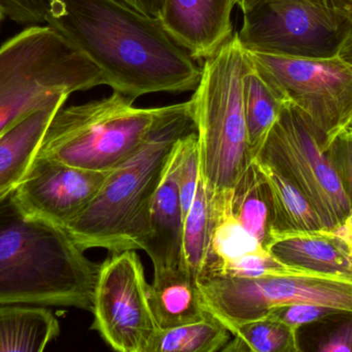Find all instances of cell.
<instances>
[{"mask_svg":"<svg viewBox=\"0 0 352 352\" xmlns=\"http://www.w3.org/2000/svg\"><path fill=\"white\" fill-rule=\"evenodd\" d=\"M115 92L82 105L62 107L41 141L37 156L89 171L111 172L148 138L165 107H134Z\"/></svg>","mask_w":352,"mask_h":352,"instance_id":"obj_6","label":"cell"},{"mask_svg":"<svg viewBox=\"0 0 352 352\" xmlns=\"http://www.w3.org/2000/svg\"><path fill=\"white\" fill-rule=\"evenodd\" d=\"M328 14L352 24V0H306Z\"/></svg>","mask_w":352,"mask_h":352,"instance_id":"obj_32","label":"cell"},{"mask_svg":"<svg viewBox=\"0 0 352 352\" xmlns=\"http://www.w3.org/2000/svg\"><path fill=\"white\" fill-rule=\"evenodd\" d=\"M0 204V305L69 307L92 312L101 264L65 229L24 218Z\"/></svg>","mask_w":352,"mask_h":352,"instance_id":"obj_3","label":"cell"},{"mask_svg":"<svg viewBox=\"0 0 352 352\" xmlns=\"http://www.w3.org/2000/svg\"><path fill=\"white\" fill-rule=\"evenodd\" d=\"M109 174L36 156L8 200L24 218L66 231L94 200Z\"/></svg>","mask_w":352,"mask_h":352,"instance_id":"obj_12","label":"cell"},{"mask_svg":"<svg viewBox=\"0 0 352 352\" xmlns=\"http://www.w3.org/2000/svg\"><path fill=\"white\" fill-rule=\"evenodd\" d=\"M176 181L179 189L182 212L186 218L201 177L200 154L196 132L182 136L173 148Z\"/></svg>","mask_w":352,"mask_h":352,"instance_id":"obj_26","label":"cell"},{"mask_svg":"<svg viewBox=\"0 0 352 352\" xmlns=\"http://www.w3.org/2000/svg\"><path fill=\"white\" fill-rule=\"evenodd\" d=\"M244 117L248 145L256 157L267 134L278 119L283 103L254 70L250 61L242 83Z\"/></svg>","mask_w":352,"mask_h":352,"instance_id":"obj_22","label":"cell"},{"mask_svg":"<svg viewBox=\"0 0 352 352\" xmlns=\"http://www.w3.org/2000/svg\"><path fill=\"white\" fill-rule=\"evenodd\" d=\"M52 0H0L4 18L23 25L45 23Z\"/></svg>","mask_w":352,"mask_h":352,"instance_id":"obj_31","label":"cell"},{"mask_svg":"<svg viewBox=\"0 0 352 352\" xmlns=\"http://www.w3.org/2000/svg\"><path fill=\"white\" fill-rule=\"evenodd\" d=\"M60 334L47 307L0 305V352H41Z\"/></svg>","mask_w":352,"mask_h":352,"instance_id":"obj_18","label":"cell"},{"mask_svg":"<svg viewBox=\"0 0 352 352\" xmlns=\"http://www.w3.org/2000/svg\"><path fill=\"white\" fill-rule=\"evenodd\" d=\"M333 167L352 205V130L339 132L327 147Z\"/></svg>","mask_w":352,"mask_h":352,"instance_id":"obj_30","label":"cell"},{"mask_svg":"<svg viewBox=\"0 0 352 352\" xmlns=\"http://www.w3.org/2000/svg\"><path fill=\"white\" fill-rule=\"evenodd\" d=\"M324 134L291 103H283L278 119L254 158L274 167L309 200L327 231L346 218L352 205L327 152Z\"/></svg>","mask_w":352,"mask_h":352,"instance_id":"obj_7","label":"cell"},{"mask_svg":"<svg viewBox=\"0 0 352 352\" xmlns=\"http://www.w3.org/2000/svg\"><path fill=\"white\" fill-rule=\"evenodd\" d=\"M234 6V0H161L159 18L192 58L204 61L233 37Z\"/></svg>","mask_w":352,"mask_h":352,"instance_id":"obj_13","label":"cell"},{"mask_svg":"<svg viewBox=\"0 0 352 352\" xmlns=\"http://www.w3.org/2000/svg\"><path fill=\"white\" fill-rule=\"evenodd\" d=\"M250 59L237 32L204 60L190 97L200 154L201 177L214 210L229 205L232 190L254 161L246 132L242 83Z\"/></svg>","mask_w":352,"mask_h":352,"instance_id":"obj_4","label":"cell"},{"mask_svg":"<svg viewBox=\"0 0 352 352\" xmlns=\"http://www.w3.org/2000/svg\"><path fill=\"white\" fill-rule=\"evenodd\" d=\"M194 132L190 99L165 107L142 146L109 172L94 200L66 227L82 251L142 250L151 204L167 161L178 140Z\"/></svg>","mask_w":352,"mask_h":352,"instance_id":"obj_2","label":"cell"},{"mask_svg":"<svg viewBox=\"0 0 352 352\" xmlns=\"http://www.w3.org/2000/svg\"><path fill=\"white\" fill-rule=\"evenodd\" d=\"M92 329L113 351L148 352L159 330L148 301V283L135 250L101 264L93 301Z\"/></svg>","mask_w":352,"mask_h":352,"instance_id":"obj_11","label":"cell"},{"mask_svg":"<svg viewBox=\"0 0 352 352\" xmlns=\"http://www.w3.org/2000/svg\"><path fill=\"white\" fill-rule=\"evenodd\" d=\"M344 312L327 306L316 304H292L272 308L266 316L277 318L289 326L300 330L308 324L322 322L335 314Z\"/></svg>","mask_w":352,"mask_h":352,"instance_id":"obj_29","label":"cell"},{"mask_svg":"<svg viewBox=\"0 0 352 352\" xmlns=\"http://www.w3.org/2000/svg\"><path fill=\"white\" fill-rule=\"evenodd\" d=\"M351 130H352V127H351Z\"/></svg>","mask_w":352,"mask_h":352,"instance_id":"obj_38","label":"cell"},{"mask_svg":"<svg viewBox=\"0 0 352 352\" xmlns=\"http://www.w3.org/2000/svg\"><path fill=\"white\" fill-rule=\"evenodd\" d=\"M332 231H334L344 242L352 256V208L345 220Z\"/></svg>","mask_w":352,"mask_h":352,"instance_id":"obj_34","label":"cell"},{"mask_svg":"<svg viewBox=\"0 0 352 352\" xmlns=\"http://www.w3.org/2000/svg\"><path fill=\"white\" fill-rule=\"evenodd\" d=\"M234 1H235L236 6H238V8L241 10V12L245 14L248 10H252L260 0H234Z\"/></svg>","mask_w":352,"mask_h":352,"instance_id":"obj_36","label":"cell"},{"mask_svg":"<svg viewBox=\"0 0 352 352\" xmlns=\"http://www.w3.org/2000/svg\"><path fill=\"white\" fill-rule=\"evenodd\" d=\"M223 352H299V330L271 318L238 324Z\"/></svg>","mask_w":352,"mask_h":352,"instance_id":"obj_24","label":"cell"},{"mask_svg":"<svg viewBox=\"0 0 352 352\" xmlns=\"http://www.w3.org/2000/svg\"><path fill=\"white\" fill-rule=\"evenodd\" d=\"M351 24L306 0H260L237 32L246 51L294 57L338 56Z\"/></svg>","mask_w":352,"mask_h":352,"instance_id":"obj_10","label":"cell"},{"mask_svg":"<svg viewBox=\"0 0 352 352\" xmlns=\"http://www.w3.org/2000/svg\"><path fill=\"white\" fill-rule=\"evenodd\" d=\"M230 210L268 250L272 240V200L268 182L254 158L232 190Z\"/></svg>","mask_w":352,"mask_h":352,"instance_id":"obj_19","label":"cell"},{"mask_svg":"<svg viewBox=\"0 0 352 352\" xmlns=\"http://www.w3.org/2000/svg\"><path fill=\"white\" fill-rule=\"evenodd\" d=\"M207 311L230 332L238 324L265 318L272 308L316 304L352 312V282L331 277L213 275L197 281Z\"/></svg>","mask_w":352,"mask_h":352,"instance_id":"obj_9","label":"cell"},{"mask_svg":"<svg viewBox=\"0 0 352 352\" xmlns=\"http://www.w3.org/2000/svg\"><path fill=\"white\" fill-rule=\"evenodd\" d=\"M45 24L100 70L107 86L134 101L195 90L200 82L202 65L160 18L123 0H52Z\"/></svg>","mask_w":352,"mask_h":352,"instance_id":"obj_1","label":"cell"},{"mask_svg":"<svg viewBox=\"0 0 352 352\" xmlns=\"http://www.w3.org/2000/svg\"><path fill=\"white\" fill-rule=\"evenodd\" d=\"M148 301L159 329H170L202 320L209 313L196 279L186 266L154 274Z\"/></svg>","mask_w":352,"mask_h":352,"instance_id":"obj_17","label":"cell"},{"mask_svg":"<svg viewBox=\"0 0 352 352\" xmlns=\"http://www.w3.org/2000/svg\"><path fill=\"white\" fill-rule=\"evenodd\" d=\"M217 275L260 278L265 276H314L318 274L285 265L268 250H262L225 262L221 272Z\"/></svg>","mask_w":352,"mask_h":352,"instance_id":"obj_27","label":"cell"},{"mask_svg":"<svg viewBox=\"0 0 352 352\" xmlns=\"http://www.w3.org/2000/svg\"><path fill=\"white\" fill-rule=\"evenodd\" d=\"M318 324L322 329L314 340V346L310 349L320 352H352V312H340Z\"/></svg>","mask_w":352,"mask_h":352,"instance_id":"obj_28","label":"cell"},{"mask_svg":"<svg viewBox=\"0 0 352 352\" xmlns=\"http://www.w3.org/2000/svg\"><path fill=\"white\" fill-rule=\"evenodd\" d=\"M105 85L102 72L49 25H30L0 47V136L72 93Z\"/></svg>","mask_w":352,"mask_h":352,"instance_id":"obj_5","label":"cell"},{"mask_svg":"<svg viewBox=\"0 0 352 352\" xmlns=\"http://www.w3.org/2000/svg\"><path fill=\"white\" fill-rule=\"evenodd\" d=\"M4 16L3 14H2L1 10H0V26H1L2 21H3Z\"/></svg>","mask_w":352,"mask_h":352,"instance_id":"obj_37","label":"cell"},{"mask_svg":"<svg viewBox=\"0 0 352 352\" xmlns=\"http://www.w3.org/2000/svg\"><path fill=\"white\" fill-rule=\"evenodd\" d=\"M338 56L352 66V24L349 26L346 35L341 43Z\"/></svg>","mask_w":352,"mask_h":352,"instance_id":"obj_35","label":"cell"},{"mask_svg":"<svg viewBox=\"0 0 352 352\" xmlns=\"http://www.w3.org/2000/svg\"><path fill=\"white\" fill-rule=\"evenodd\" d=\"M246 53L277 97L306 116L324 134L327 145L339 132L352 127V66L339 56Z\"/></svg>","mask_w":352,"mask_h":352,"instance_id":"obj_8","label":"cell"},{"mask_svg":"<svg viewBox=\"0 0 352 352\" xmlns=\"http://www.w3.org/2000/svg\"><path fill=\"white\" fill-rule=\"evenodd\" d=\"M213 225L214 214L211 194L200 177L194 200L184 222V264L196 281L206 276L212 268Z\"/></svg>","mask_w":352,"mask_h":352,"instance_id":"obj_21","label":"cell"},{"mask_svg":"<svg viewBox=\"0 0 352 352\" xmlns=\"http://www.w3.org/2000/svg\"><path fill=\"white\" fill-rule=\"evenodd\" d=\"M268 251L289 266L352 282L351 253L334 231L322 229L275 236Z\"/></svg>","mask_w":352,"mask_h":352,"instance_id":"obj_15","label":"cell"},{"mask_svg":"<svg viewBox=\"0 0 352 352\" xmlns=\"http://www.w3.org/2000/svg\"><path fill=\"white\" fill-rule=\"evenodd\" d=\"M184 222L173 150L151 204L148 236L142 248L152 260L155 273L186 266Z\"/></svg>","mask_w":352,"mask_h":352,"instance_id":"obj_14","label":"cell"},{"mask_svg":"<svg viewBox=\"0 0 352 352\" xmlns=\"http://www.w3.org/2000/svg\"><path fill=\"white\" fill-rule=\"evenodd\" d=\"M123 1L152 17H159L160 14L161 0H123Z\"/></svg>","mask_w":352,"mask_h":352,"instance_id":"obj_33","label":"cell"},{"mask_svg":"<svg viewBox=\"0 0 352 352\" xmlns=\"http://www.w3.org/2000/svg\"><path fill=\"white\" fill-rule=\"evenodd\" d=\"M213 214H214V225H213L212 237H211L213 265L210 272L205 277L219 274L225 262L252 252L267 250L233 216L230 208L223 209L219 212H213Z\"/></svg>","mask_w":352,"mask_h":352,"instance_id":"obj_25","label":"cell"},{"mask_svg":"<svg viewBox=\"0 0 352 352\" xmlns=\"http://www.w3.org/2000/svg\"><path fill=\"white\" fill-rule=\"evenodd\" d=\"M65 103L57 101L37 110L0 136V204L10 198L26 177L50 122Z\"/></svg>","mask_w":352,"mask_h":352,"instance_id":"obj_16","label":"cell"},{"mask_svg":"<svg viewBox=\"0 0 352 352\" xmlns=\"http://www.w3.org/2000/svg\"><path fill=\"white\" fill-rule=\"evenodd\" d=\"M256 161L260 165L270 188L272 239L275 236L285 234L326 229L309 200L292 182L271 165L258 159Z\"/></svg>","mask_w":352,"mask_h":352,"instance_id":"obj_20","label":"cell"},{"mask_svg":"<svg viewBox=\"0 0 352 352\" xmlns=\"http://www.w3.org/2000/svg\"><path fill=\"white\" fill-rule=\"evenodd\" d=\"M232 333L210 313L202 320L170 329H159L148 352L223 351Z\"/></svg>","mask_w":352,"mask_h":352,"instance_id":"obj_23","label":"cell"}]
</instances>
